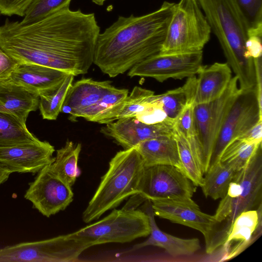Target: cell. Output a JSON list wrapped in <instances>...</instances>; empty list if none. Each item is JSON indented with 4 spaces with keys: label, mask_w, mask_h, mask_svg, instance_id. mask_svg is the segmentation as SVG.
Wrapping results in <instances>:
<instances>
[{
    "label": "cell",
    "mask_w": 262,
    "mask_h": 262,
    "mask_svg": "<svg viewBox=\"0 0 262 262\" xmlns=\"http://www.w3.org/2000/svg\"><path fill=\"white\" fill-rule=\"evenodd\" d=\"M100 29L94 13L67 7L27 23L7 19L0 26V48L18 63L75 76L88 73L93 63Z\"/></svg>",
    "instance_id": "cell-1"
},
{
    "label": "cell",
    "mask_w": 262,
    "mask_h": 262,
    "mask_svg": "<svg viewBox=\"0 0 262 262\" xmlns=\"http://www.w3.org/2000/svg\"><path fill=\"white\" fill-rule=\"evenodd\" d=\"M175 3L165 1L145 15L120 16L99 34L94 61L104 74L115 77L160 52Z\"/></svg>",
    "instance_id": "cell-2"
},
{
    "label": "cell",
    "mask_w": 262,
    "mask_h": 262,
    "mask_svg": "<svg viewBox=\"0 0 262 262\" xmlns=\"http://www.w3.org/2000/svg\"><path fill=\"white\" fill-rule=\"evenodd\" d=\"M198 1L221 45L227 63L237 78L239 89L256 88L254 59L245 56L248 28L235 1Z\"/></svg>",
    "instance_id": "cell-3"
},
{
    "label": "cell",
    "mask_w": 262,
    "mask_h": 262,
    "mask_svg": "<svg viewBox=\"0 0 262 262\" xmlns=\"http://www.w3.org/2000/svg\"><path fill=\"white\" fill-rule=\"evenodd\" d=\"M144 167L135 147L117 152L82 213L83 221L89 223L96 220L128 198L137 194Z\"/></svg>",
    "instance_id": "cell-4"
},
{
    "label": "cell",
    "mask_w": 262,
    "mask_h": 262,
    "mask_svg": "<svg viewBox=\"0 0 262 262\" xmlns=\"http://www.w3.org/2000/svg\"><path fill=\"white\" fill-rule=\"evenodd\" d=\"M211 30L198 0L175 4L161 53L202 51Z\"/></svg>",
    "instance_id": "cell-5"
},
{
    "label": "cell",
    "mask_w": 262,
    "mask_h": 262,
    "mask_svg": "<svg viewBox=\"0 0 262 262\" xmlns=\"http://www.w3.org/2000/svg\"><path fill=\"white\" fill-rule=\"evenodd\" d=\"M147 214L141 210L113 209L101 220L73 232L92 246L106 243H125L149 235Z\"/></svg>",
    "instance_id": "cell-6"
},
{
    "label": "cell",
    "mask_w": 262,
    "mask_h": 262,
    "mask_svg": "<svg viewBox=\"0 0 262 262\" xmlns=\"http://www.w3.org/2000/svg\"><path fill=\"white\" fill-rule=\"evenodd\" d=\"M91 245L73 232L53 238L24 242L0 249V262H72Z\"/></svg>",
    "instance_id": "cell-7"
},
{
    "label": "cell",
    "mask_w": 262,
    "mask_h": 262,
    "mask_svg": "<svg viewBox=\"0 0 262 262\" xmlns=\"http://www.w3.org/2000/svg\"><path fill=\"white\" fill-rule=\"evenodd\" d=\"M196 186L177 167L169 165L145 166L138 194L130 197L126 208L136 209L150 199H191Z\"/></svg>",
    "instance_id": "cell-8"
},
{
    "label": "cell",
    "mask_w": 262,
    "mask_h": 262,
    "mask_svg": "<svg viewBox=\"0 0 262 262\" xmlns=\"http://www.w3.org/2000/svg\"><path fill=\"white\" fill-rule=\"evenodd\" d=\"M148 200L155 215L201 232L207 253H212L221 246L219 231L216 229L219 223L214 215L202 212L192 199L154 198Z\"/></svg>",
    "instance_id": "cell-9"
},
{
    "label": "cell",
    "mask_w": 262,
    "mask_h": 262,
    "mask_svg": "<svg viewBox=\"0 0 262 262\" xmlns=\"http://www.w3.org/2000/svg\"><path fill=\"white\" fill-rule=\"evenodd\" d=\"M241 90L237 77H232L226 89L217 99L193 106L196 139L202 149L206 172L221 127Z\"/></svg>",
    "instance_id": "cell-10"
},
{
    "label": "cell",
    "mask_w": 262,
    "mask_h": 262,
    "mask_svg": "<svg viewBox=\"0 0 262 262\" xmlns=\"http://www.w3.org/2000/svg\"><path fill=\"white\" fill-rule=\"evenodd\" d=\"M261 108L256 88L241 90L221 127L209 166L220 161L223 152L232 141L262 120Z\"/></svg>",
    "instance_id": "cell-11"
},
{
    "label": "cell",
    "mask_w": 262,
    "mask_h": 262,
    "mask_svg": "<svg viewBox=\"0 0 262 262\" xmlns=\"http://www.w3.org/2000/svg\"><path fill=\"white\" fill-rule=\"evenodd\" d=\"M233 180L240 184V195L234 199L224 196L214 215L219 223L225 220L227 221L224 229L225 238L235 219L242 212L252 209L260 198L262 186L261 145L249 164L236 172Z\"/></svg>",
    "instance_id": "cell-12"
},
{
    "label": "cell",
    "mask_w": 262,
    "mask_h": 262,
    "mask_svg": "<svg viewBox=\"0 0 262 262\" xmlns=\"http://www.w3.org/2000/svg\"><path fill=\"white\" fill-rule=\"evenodd\" d=\"M203 51L161 53L147 57L133 67L130 77H150L159 82L168 79H182L196 75L202 67Z\"/></svg>",
    "instance_id": "cell-13"
},
{
    "label": "cell",
    "mask_w": 262,
    "mask_h": 262,
    "mask_svg": "<svg viewBox=\"0 0 262 262\" xmlns=\"http://www.w3.org/2000/svg\"><path fill=\"white\" fill-rule=\"evenodd\" d=\"M33 207L46 217L64 210L73 201L72 186L54 171L52 163L43 167L24 195Z\"/></svg>",
    "instance_id": "cell-14"
},
{
    "label": "cell",
    "mask_w": 262,
    "mask_h": 262,
    "mask_svg": "<svg viewBox=\"0 0 262 262\" xmlns=\"http://www.w3.org/2000/svg\"><path fill=\"white\" fill-rule=\"evenodd\" d=\"M232 77L231 69L227 63L202 66L197 74L187 78L183 84L189 103L195 106L217 99L224 92Z\"/></svg>",
    "instance_id": "cell-15"
},
{
    "label": "cell",
    "mask_w": 262,
    "mask_h": 262,
    "mask_svg": "<svg viewBox=\"0 0 262 262\" xmlns=\"http://www.w3.org/2000/svg\"><path fill=\"white\" fill-rule=\"evenodd\" d=\"M102 127L100 132L114 139L124 149L135 147L146 140L173 134L174 123L169 120L148 124L135 117L120 119Z\"/></svg>",
    "instance_id": "cell-16"
},
{
    "label": "cell",
    "mask_w": 262,
    "mask_h": 262,
    "mask_svg": "<svg viewBox=\"0 0 262 262\" xmlns=\"http://www.w3.org/2000/svg\"><path fill=\"white\" fill-rule=\"evenodd\" d=\"M54 147L47 141L0 148V163L12 172L38 173L54 160Z\"/></svg>",
    "instance_id": "cell-17"
},
{
    "label": "cell",
    "mask_w": 262,
    "mask_h": 262,
    "mask_svg": "<svg viewBox=\"0 0 262 262\" xmlns=\"http://www.w3.org/2000/svg\"><path fill=\"white\" fill-rule=\"evenodd\" d=\"M69 74L39 64L20 63L3 82L21 86L39 96L56 87Z\"/></svg>",
    "instance_id": "cell-18"
},
{
    "label": "cell",
    "mask_w": 262,
    "mask_h": 262,
    "mask_svg": "<svg viewBox=\"0 0 262 262\" xmlns=\"http://www.w3.org/2000/svg\"><path fill=\"white\" fill-rule=\"evenodd\" d=\"M113 87L110 81L81 79L69 89L61 112L70 115L72 120L81 117L84 111L95 105Z\"/></svg>",
    "instance_id": "cell-19"
},
{
    "label": "cell",
    "mask_w": 262,
    "mask_h": 262,
    "mask_svg": "<svg viewBox=\"0 0 262 262\" xmlns=\"http://www.w3.org/2000/svg\"><path fill=\"white\" fill-rule=\"evenodd\" d=\"M145 212L147 214L150 227L148 238L143 242L134 245L131 251L148 246L164 249L172 256H189L194 254L201 248L198 238H182L162 231L157 225L150 202L147 200Z\"/></svg>",
    "instance_id": "cell-20"
},
{
    "label": "cell",
    "mask_w": 262,
    "mask_h": 262,
    "mask_svg": "<svg viewBox=\"0 0 262 262\" xmlns=\"http://www.w3.org/2000/svg\"><path fill=\"white\" fill-rule=\"evenodd\" d=\"M260 216L258 211L251 209L242 212L235 219L222 245L224 254L221 261L235 257L250 244Z\"/></svg>",
    "instance_id": "cell-21"
},
{
    "label": "cell",
    "mask_w": 262,
    "mask_h": 262,
    "mask_svg": "<svg viewBox=\"0 0 262 262\" xmlns=\"http://www.w3.org/2000/svg\"><path fill=\"white\" fill-rule=\"evenodd\" d=\"M135 148L141 156L145 166L169 165L183 172L173 134L146 140L139 143Z\"/></svg>",
    "instance_id": "cell-22"
},
{
    "label": "cell",
    "mask_w": 262,
    "mask_h": 262,
    "mask_svg": "<svg viewBox=\"0 0 262 262\" xmlns=\"http://www.w3.org/2000/svg\"><path fill=\"white\" fill-rule=\"evenodd\" d=\"M39 97L23 88L0 82V112L12 114L26 122L31 112L38 108Z\"/></svg>",
    "instance_id": "cell-23"
},
{
    "label": "cell",
    "mask_w": 262,
    "mask_h": 262,
    "mask_svg": "<svg viewBox=\"0 0 262 262\" xmlns=\"http://www.w3.org/2000/svg\"><path fill=\"white\" fill-rule=\"evenodd\" d=\"M183 172L196 186L202 187L206 172L205 158L196 140L188 141L173 130Z\"/></svg>",
    "instance_id": "cell-24"
},
{
    "label": "cell",
    "mask_w": 262,
    "mask_h": 262,
    "mask_svg": "<svg viewBox=\"0 0 262 262\" xmlns=\"http://www.w3.org/2000/svg\"><path fill=\"white\" fill-rule=\"evenodd\" d=\"M154 94V91L136 86L122 101L108 110L96 122L107 124L120 119L135 117Z\"/></svg>",
    "instance_id": "cell-25"
},
{
    "label": "cell",
    "mask_w": 262,
    "mask_h": 262,
    "mask_svg": "<svg viewBox=\"0 0 262 262\" xmlns=\"http://www.w3.org/2000/svg\"><path fill=\"white\" fill-rule=\"evenodd\" d=\"M39 140L27 128L26 122L0 112V148L32 144Z\"/></svg>",
    "instance_id": "cell-26"
},
{
    "label": "cell",
    "mask_w": 262,
    "mask_h": 262,
    "mask_svg": "<svg viewBox=\"0 0 262 262\" xmlns=\"http://www.w3.org/2000/svg\"><path fill=\"white\" fill-rule=\"evenodd\" d=\"M81 150L80 143L68 140L64 146L56 151L52 167L56 173L71 186L75 183L80 171L78 161Z\"/></svg>",
    "instance_id": "cell-27"
},
{
    "label": "cell",
    "mask_w": 262,
    "mask_h": 262,
    "mask_svg": "<svg viewBox=\"0 0 262 262\" xmlns=\"http://www.w3.org/2000/svg\"><path fill=\"white\" fill-rule=\"evenodd\" d=\"M236 171L220 161L209 166L204 177L202 190L206 197L222 199Z\"/></svg>",
    "instance_id": "cell-28"
},
{
    "label": "cell",
    "mask_w": 262,
    "mask_h": 262,
    "mask_svg": "<svg viewBox=\"0 0 262 262\" xmlns=\"http://www.w3.org/2000/svg\"><path fill=\"white\" fill-rule=\"evenodd\" d=\"M74 77L69 74L56 87L39 95L38 108L43 119H57L68 91L73 84Z\"/></svg>",
    "instance_id": "cell-29"
},
{
    "label": "cell",
    "mask_w": 262,
    "mask_h": 262,
    "mask_svg": "<svg viewBox=\"0 0 262 262\" xmlns=\"http://www.w3.org/2000/svg\"><path fill=\"white\" fill-rule=\"evenodd\" d=\"M261 145V143L249 144L238 138L226 147L220 162L238 171L249 164Z\"/></svg>",
    "instance_id": "cell-30"
},
{
    "label": "cell",
    "mask_w": 262,
    "mask_h": 262,
    "mask_svg": "<svg viewBox=\"0 0 262 262\" xmlns=\"http://www.w3.org/2000/svg\"><path fill=\"white\" fill-rule=\"evenodd\" d=\"M154 98L160 104L167 119L174 123L185 107L189 103L183 85L162 94L155 95Z\"/></svg>",
    "instance_id": "cell-31"
},
{
    "label": "cell",
    "mask_w": 262,
    "mask_h": 262,
    "mask_svg": "<svg viewBox=\"0 0 262 262\" xmlns=\"http://www.w3.org/2000/svg\"><path fill=\"white\" fill-rule=\"evenodd\" d=\"M128 95V90L113 87L93 106L83 112L81 117L96 122L97 119L108 110L122 101Z\"/></svg>",
    "instance_id": "cell-32"
},
{
    "label": "cell",
    "mask_w": 262,
    "mask_h": 262,
    "mask_svg": "<svg viewBox=\"0 0 262 262\" xmlns=\"http://www.w3.org/2000/svg\"><path fill=\"white\" fill-rule=\"evenodd\" d=\"M248 28V34L262 33V0H234Z\"/></svg>",
    "instance_id": "cell-33"
},
{
    "label": "cell",
    "mask_w": 262,
    "mask_h": 262,
    "mask_svg": "<svg viewBox=\"0 0 262 262\" xmlns=\"http://www.w3.org/2000/svg\"><path fill=\"white\" fill-rule=\"evenodd\" d=\"M72 0H34L20 21L29 23L49 15L64 8L69 7Z\"/></svg>",
    "instance_id": "cell-34"
},
{
    "label": "cell",
    "mask_w": 262,
    "mask_h": 262,
    "mask_svg": "<svg viewBox=\"0 0 262 262\" xmlns=\"http://www.w3.org/2000/svg\"><path fill=\"white\" fill-rule=\"evenodd\" d=\"M173 130L189 141L196 139L193 117V105L188 104L176 120Z\"/></svg>",
    "instance_id": "cell-35"
},
{
    "label": "cell",
    "mask_w": 262,
    "mask_h": 262,
    "mask_svg": "<svg viewBox=\"0 0 262 262\" xmlns=\"http://www.w3.org/2000/svg\"><path fill=\"white\" fill-rule=\"evenodd\" d=\"M154 95L149 98L144 107L136 115L135 117L144 123L153 124L169 120Z\"/></svg>",
    "instance_id": "cell-36"
},
{
    "label": "cell",
    "mask_w": 262,
    "mask_h": 262,
    "mask_svg": "<svg viewBox=\"0 0 262 262\" xmlns=\"http://www.w3.org/2000/svg\"><path fill=\"white\" fill-rule=\"evenodd\" d=\"M34 0H0V14L24 17L26 10Z\"/></svg>",
    "instance_id": "cell-37"
},
{
    "label": "cell",
    "mask_w": 262,
    "mask_h": 262,
    "mask_svg": "<svg viewBox=\"0 0 262 262\" xmlns=\"http://www.w3.org/2000/svg\"><path fill=\"white\" fill-rule=\"evenodd\" d=\"M245 56L257 58L262 55V33L249 34L245 42Z\"/></svg>",
    "instance_id": "cell-38"
},
{
    "label": "cell",
    "mask_w": 262,
    "mask_h": 262,
    "mask_svg": "<svg viewBox=\"0 0 262 262\" xmlns=\"http://www.w3.org/2000/svg\"><path fill=\"white\" fill-rule=\"evenodd\" d=\"M18 62L0 48V82L7 80Z\"/></svg>",
    "instance_id": "cell-39"
},
{
    "label": "cell",
    "mask_w": 262,
    "mask_h": 262,
    "mask_svg": "<svg viewBox=\"0 0 262 262\" xmlns=\"http://www.w3.org/2000/svg\"><path fill=\"white\" fill-rule=\"evenodd\" d=\"M249 144H259L262 140V120L259 121L248 132L239 137Z\"/></svg>",
    "instance_id": "cell-40"
},
{
    "label": "cell",
    "mask_w": 262,
    "mask_h": 262,
    "mask_svg": "<svg viewBox=\"0 0 262 262\" xmlns=\"http://www.w3.org/2000/svg\"><path fill=\"white\" fill-rule=\"evenodd\" d=\"M11 173L9 168L0 163V185L8 180Z\"/></svg>",
    "instance_id": "cell-41"
},
{
    "label": "cell",
    "mask_w": 262,
    "mask_h": 262,
    "mask_svg": "<svg viewBox=\"0 0 262 262\" xmlns=\"http://www.w3.org/2000/svg\"><path fill=\"white\" fill-rule=\"evenodd\" d=\"M92 1L95 4L99 5V6H102L103 5L104 2H105L106 0H92Z\"/></svg>",
    "instance_id": "cell-42"
}]
</instances>
